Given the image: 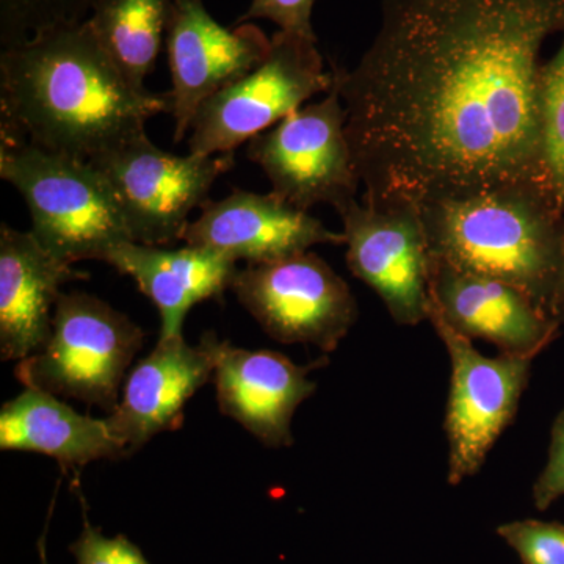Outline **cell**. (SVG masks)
Returning <instances> with one entry per match:
<instances>
[{
  "instance_id": "cell-1",
  "label": "cell",
  "mask_w": 564,
  "mask_h": 564,
  "mask_svg": "<svg viewBox=\"0 0 564 564\" xmlns=\"http://www.w3.org/2000/svg\"><path fill=\"white\" fill-rule=\"evenodd\" d=\"M555 33L564 0H381L372 44L351 69L333 68L362 203L522 182L549 192L538 93Z\"/></svg>"
},
{
  "instance_id": "cell-2",
  "label": "cell",
  "mask_w": 564,
  "mask_h": 564,
  "mask_svg": "<svg viewBox=\"0 0 564 564\" xmlns=\"http://www.w3.org/2000/svg\"><path fill=\"white\" fill-rule=\"evenodd\" d=\"M165 111L172 113L170 93L132 88L87 20L0 54V141L90 162Z\"/></svg>"
},
{
  "instance_id": "cell-3",
  "label": "cell",
  "mask_w": 564,
  "mask_h": 564,
  "mask_svg": "<svg viewBox=\"0 0 564 564\" xmlns=\"http://www.w3.org/2000/svg\"><path fill=\"white\" fill-rule=\"evenodd\" d=\"M419 209L434 261L513 285L551 315L564 263V212L551 193L522 182Z\"/></svg>"
},
{
  "instance_id": "cell-4",
  "label": "cell",
  "mask_w": 564,
  "mask_h": 564,
  "mask_svg": "<svg viewBox=\"0 0 564 564\" xmlns=\"http://www.w3.org/2000/svg\"><path fill=\"white\" fill-rule=\"evenodd\" d=\"M0 177L28 204L33 236L63 262H104L111 248L132 242L110 188L90 162L0 141Z\"/></svg>"
},
{
  "instance_id": "cell-5",
  "label": "cell",
  "mask_w": 564,
  "mask_h": 564,
  "mask_svg": "<svg viewBox=\"0 0 564 564\" xmlns=\"http://www.w3.org/2000/svg\"><path fill=\"white\" fill-rule=\"evenodd\" d=\"M143 343V329L98 296L62 292L50 340L18 361L14 375L24 388L76 399L113 414L126 372Z\"/></svg>"
},
{
  "instance_id": "cell-6",
  "label": "cell",
  "mask_w": 564,
  "mask_h": 564,
  "mask_svg": "<svg viewBox=\"0 0 564 564\" xmlns=\"http://www.w3.org/2000/svg\"><path fill=\"white\" fill-rule=\"evenodd\" d=\"M117 203L132 242L166 247L182 240L188 215L207 202L212 185L234 165V152L174 155L147 132L91 159Z\"/></svg>"
},
{
  "instance_id": "cell-7",
  "label": "cell",
  "mask_w": 564,
  "mask_h": 564,
  "mask_svg": "<svg viewBox=\"0 0 564 564\" xmlns=\"http://www.w3.org/2000/svg\"><path fill=\"white\" fill-rule=\"evenodd\" d=\"M333 87L334 73L326 70L317 41L278 31L258 68L199 107L188 151L199 155L234 152Z\"/></svg>"
},
{
  "instance_id": "cell-8",
  "label": "cell",
  "mask_w": 564,
  "mask_h": 564,
  "mask_svg": "<svg viewBox=\"0 0 564 564\" xmlns=\"http://www.w3.org/2000/svg\"><path fill=\"white\" fill-rule=\"evenodd\" d=\"M345 126L347 111L334 82L321 101L252 137L247 155L261 166L278 198L304 212L317 204L337 210L355 202L361 187Z\"/></svg>"
},
{
  "instance_id": "cell-9",
  "label": "cell",
  "mask_w": 564,
  "mask_h": 564,
  "mask_svg": "<svg viewBox=\"0 0 564 564\" xmlns=\"http://www.w3.org/2000/svg\"><path fill=\"white\" fill-rule=\"evenodd\" d=\"M434 332L452 364L451 392L445 410L447 481L462 485L480 473L505 430L513 423L529 386L533 356L481 355L473 340L452 329L432 306Z\"/></svg>"
},
{
  "instance_id": "cell-10",
  "label": "cell",
  "mask_w": 564,
  "mask_h": 564,
  "mask_svg": "<svg viewBox=\"0 0 564 564\" xmlns=\"http://www.w3.org/2000/svg\"><path fill=\"white\" fill-rule=\"evenodd\" d=\"M231 289L263 332L281 344L333 352L358 321L347 282L313 251L237 269Z\"/></svg>"
},
{
  "instance_id": "cell-11",
  "label": "cell",
  "mask_w": 564,
  "mask_h": 564,
  "mask_svg": "<svg viewBox=\"0 0 564 564\" xmlns=\"http://www.w3.org/2000/svg\"><path fill=\"white\" fill-rule=\"evenodd\" d=\"M336 212L352 276L380 296L397 325L430 322L432 256L417 204L370 207L355 199Z\"/></svg>"
},
{
  "instance_id": "cell-12",
  "label": "cell",
  "mask_w": 564,
  "mask_h": 564,
  "mask_svg": "<svg viewBox=\"0 0 564 564\" xmlns=\"http://www.w3.org/2000/svg\"><path fill=\"white\" fill-rule=\"evenodd\" d=\"M272 46L252 22L223 28L212 18L204 0H174L166 32V52L172 70L174 141L191 131L193 118L207 99L258 68Z\"/></svg>"
},
{
  "instance_id": "cell-13",
  "label": "cell",
  "mask_w": 564,
  "mask_h": 564,
  "mask_svg": "<svg viewBox=\"0 0 564 564\" xmlns=\"http://www.w3.org/2000/svg\"><path fill=\"white\" fill-rule=\"evenodd\" d=\"M202 215L188 223L185 243L226 256L234 262L261 265L293 258L317 245H344L334 232L307 212L278 198L234 191L220 202L203 203Z\"/></svg>"
},
{
  "instance_id": "cell-14",
  "label": "cell",
  "mask_w": 564,
  "mask_h": 564,
  "mask_svg": "<svg viewBox=\"0 0 564 564\" xmlns=\"http://www.w3.org/2000/svg\"><path fill=\"white\" fill-rule=\"evenodd\" d=\"M432 306L467 339L496 345L507 355L536 358L560 334V323L544 314L513 285L430 262Z\"/></svg>"
},
{
  "instance_id": "cell-15",
  "label": "cell",
  "mask_w": 564,
  "mask_h": 564,
  "mask_svg": "<svg viewBox=\"0 0 564 564\" xmlns=\"http://www.w3.org/2000/svg\"><path fill=\"white\" fill-rule=\"evenodd\" d=\"M220 343L210 332L196 347L184 336L159 340L154 351L133 367L117 411L107 415L111 433L128 454L155 434L181 429L185 404L214 381Z\"/></svg>"
},
{
  "instance_id": "cell-16",
  "label": "cell",
  "mask_w": 564,
  "mask_h": 564,
  "mask_svg": "<svg viewBox=\"0 0 564 564\" xmlns=\"http://www.w3.org/2000/svg\"><path fill=\"white\" fill-rule=\"evenodd\" d=\"M326 364L299 366L281 352L221 340L214 373L218 408L269 447H291L293 414L317 389L310 375Z\"/></svg>"
},
{
  "instance_id": "cell-17",
  "label": "cell",
  "mask_w": 564,
  "mask_h": 564,
  "mask_svg": "<svg viewBox=\"0 0 564 564\" xmlns=\"http://www.w3.org/2000/svg\"><path fill=\"white\" fill-rule=\"evenodd\" d=\"M85 278L87 273L51 254L32 231L0 226L2 361H22L47 344L62 285Z\"/></svg>"
},
{
  "instance_id": "cell-18",
  "label": "cell",
  "mask_w": 564,
  "mask_h": 564,
  "mask_svg": "<svg viewBox=\"0 0 564 564\" xmlns=\"http://www.w3.org/2000/svg\"><path fill=\"white\" fill-rule=\"evenodd\" d=\"M128 274L161 314L159 340L184 336L185 317L195 304L221 296L231 289L237 262L185 245L177 250L122 242L111 248L106 261Z\"/></svg>"
},
{
  "instance_id": "cell-19",
  "label": "cell",
  "mask_w": 564,
  "mask_h": 564,
  "mask_svg": "<svg viewBox=\"0 0 564 564\" xmlns=\"http://www.w3.org/2000/svg\"><path fill=\"white\" fill-rule=\"evenodd\" d=\"M0 448L51 456L62 467H84L128 454L107 417L79 414L54 393L31 388L3 403Z\"/></svg>"
},
{
  "instance_id": "cell-20",
  "label": "cell",
  "mask_w": 564,
  "mask_h": 564,
  "mask_svg": "<svg viewBox=\"0 0 564 564\" xmlns=\"http://www.w3.org/2000/svg\"><path fill=\"white\" fill-rule=\"evenodd\" d=\"M174 0H95L87 18L93 33L122 77L147 88L172 20Z\"/></svg>"
},
{
  "instance_id": "cell-21",
  "label": "cell",
  "mask_w": 564,
  "mask_h": 564,
  "mask_svg": "<svg viewBox=\"0 0 564 564\" xmlns=\"http://www.w3.org/2000/svg\"><path fill=\"white\" fill-rule=\"evenodd\" d=\"M538 106L545 182L564 212V33L560 50L541 66Z\"/></svg>"
},
{
  "instance_id": "cell-22",
  "label": "cell",
  "mask_w": 564,
  "mask_h": 564,
  "mask_svg": "<svg viewBox=\"0 0 564 564\" xmlns=\"http://www.w3.org/2000/svg\"><path fill=\"white\" fill-rule=\"evenodd\" d=\"M95 0H0V44L18 46L36 33L87 20Z\"/></svg>"
},
{
  "instance_id": "cell-23",
  "label": "cell",
  "mask_w": 564,
  "mask_h": 564,
  "mask_svg": "<svg viewBox=\"0 0 564 564\" xmlns=\"http://www.w3.org/2000/svg\"><path fill=\"white\" fill-rule=\"evenodd\" d=\"M522 564H564V524L522 519L497 527Z\"/></svg>"
},
{
  "instance_id": "cell-24",
  "label": "cell",
  "mask_w": 564,
  "mask_h": 564,
  "mask_svg": "<svg viewBox=\"0 0 564 564\" xmlns=\"http://www.w3.org/2000/svg\"><path fill=\"white\" fill-rule=\"evenodd\" d=\"M77 494L82 503L84 529L79 540L69 545V552L77 564H151L139 545L133 544L124 534L107 538L104 536L101 529L93 527L88 521L87 503L79 488Z\"/></svg>"
},
{
  "instance_id": "cell-25",
  "label": "cell",
  "mask_w": 564,
  "mask_h": 564,
  "mask_svg": "<svg viewBox=\"0 0 564 564\" xmlns=\"http://www.w3.org/2000/svg\"><path fill=\"white\" fill-rule=\"evenodd\" d=\"M315 0H251L250 7L237 24L267 20L272 21L282 32L317 41L313 28Z\"/></svg>"
},
{
  "instance_id": "cell-26",
  "label": "cell",
  "mask_w": 564,
  "mask_h": 564,
  "mask_svg": "<svg viewBox=\"0 0 564 564\" xmlns=\"http://www.w3.org/2000/svg\"><path fill=\"white\" fill-rule=\"evenodd\" d=\"M564 497V406L551 430L547 462L533 485V503L545 511Z\"/></svg>"
},
{
  "instance_id": "cell-27",
  "label": "cell",
  "mask_w": 564,
  "mask_h": 564,
  "mask_svg": "<svg viewBox=\"0 0 564 564\" xmlns=\"http://www.w3.org/2000/svg\"><path fill=\"white\" fill-rule=\"evenodd\" d=\"M551 315L554 321L560 323V326H564V263L562 278H560L558 282V289H556L554 304H552Z\"/></svg>"
},
{
  "instance_id": "cell-28",
  "label": "cell",
  "mask_w": 564,
  "mask_h": 564,
  "mask_svg": "<svg viewBox=\"0 0 564 564\" xmlns=\"http://www.w3.org/2000/svg\"><path fill=\"white\" fill-rule=\"evenodd\" d=\"M39 551H40L41 564H50V563H47V556H46V532H44L43 536H41V540L39 541Z\"/></svg>"
}]
</instances>
